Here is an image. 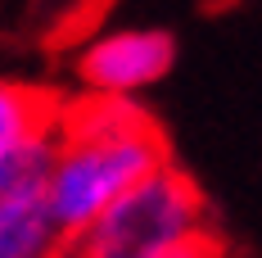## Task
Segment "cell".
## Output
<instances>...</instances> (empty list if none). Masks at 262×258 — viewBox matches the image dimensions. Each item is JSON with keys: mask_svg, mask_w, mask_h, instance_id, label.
Segmentation results:
<instances>
[{"mask_svg": "<svg viewBox=\"0 0 262 258\" xmlns=\"http://www.w3.org/2000/svg\"><path fill=\"white\" fill-rule=\"evenodd\" d=\"M199 235H208V204L199 186L177 163H163L73 245L86 258H163Z\"/></svg>", "mask_w": 262, "mask_h": 258, "instance_id": "7a4b0ae2", "label": "cell"}, {"mask_svg": "<svg viewBox=\"0 0 262 258\" xmlns=\"http://www.w3.org/2000/svg\"><path fill=\"white\" fill-rule=\"evenodd\" d=\"M54 150H59V131L54 127H46V131H36V136H27V141H14V145L0 150V222L14 217V213H27V208L46 204Z\"/></svg>", "mask_w": 262, "mask_h": 258, "instance_id": "277c9868", "label": "cell"}, {"mask_svg": "<svg viewBox=\"0 0 262 258\" xmlns=\"http://www.w3.org/2000/svg\"><path fill=\"white\" fill-rule=\"evenodd\" d=\"M50 258H86V254H81L77 245H73V240H68V245H63V249H54V254H50Z\"/></svg>", "mask_w": 262, "mask_h": 258, "instance_id": "ba28073f", "label": "cell"}, {"mask_svg": "<svg viewBox=\"0 0 262 258\" xmlns=\"http://www.w3.org/2000/svg\"><path fill=\"white\" fill-rule=\"evenodd\" d=\"M163 258H222V249H217V240L208 235H199V240H185V245H177V249H167Z\"/></svg>", "mask_w": 262, "mask_h": 258, "instance_id": "52a82bcc", "label": "cell"}, {"mask_svg": "<svg viewBox=\"0 0 262 258\" xmlns=\"http://www.w3.org/2000/svg\"><path fill=\"white\" fill-rule=\"evenodd\" d=\"M68 235L54 227V217L41 208H27L0 222V258H50L54 249H63Z\"/></svg>", "mask_w": 262, "mask_h": 258, "instance_id": "8992f818", "label": "cell"}, {"mask_svg": "<svg viewBox=\"0 0 262 258\" xmlns=\"http://www.w3.org/2000/svg\"><path fill=\"white\" fill-rule=\"evenodd\" d=\"M59 109L63 104L50 100L46 91L0 77V150L14 145V141H27V136H36V131H46V127H54Z\"/></svg>", "mask_w": 262, "mask_h": 258, "instance_id": "5b68a950", "label": "cell"}, {"mask_svg": "<svg viewBox=\"0 0 262 258\" xmlns=\"http://www.w3.org/2000/svg\"><path fill=\"white\" fill-rule=\"evenodd\" d=\"M177 64V36L163 27H104L73 54V77L81 95L140 100Z\"/></svg>", "mask_w": 262, "mask_h": 258, "instance_id": "3957f363", "label": "cell"}, {"mask_svg": "<svg viewBox=\"0 0 262 258\" xmlns=\"http://www.w3.org/2000/svg\"><path fill=\"white\" fill-rule=\"evenodd\" d=\"M59 150L50 168L46 213L54 227L81 240L136 181L172 163L149 109L122 95H77L59 109Z\"/></svg>", "mask_w": 262, "mask_h": 258, "instance_id": "6da1fadb", "label": "cell"}]
</instances>
